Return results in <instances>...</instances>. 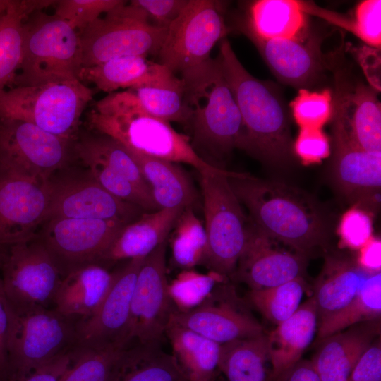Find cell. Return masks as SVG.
I'll return each mask as SVG.
<instances>
[{"instance_id":"277c9868","label":"cell","mask_w":381,"mask_h":381,"mask_svg":"<svg viewBox=\"0 0 381 381\" xmlns=\"http://www.w3.org/2000/svg\"><path fill=\"white\" fill-rule=\"evenodd\" d=\"M180 78L194 150L197 146L222 158L234 148L242 149V118L218 57L182 73Z\"/></svg>"},{"instance_id":"836d02e7","label":"cell","mask_w":381,"mask_h":381,"mask_svg":"<svg viewBox=\"0 0 381 381\" xmlns=\"http://www.w3.org/2000/svg\"><path fill=\"white\" fill-rule=\"evenodd\" d=\"M267 361V336L265 332L220 344L218 368L227 381H266Z\"/></svg>"},{"instance_id":"484cf974","label":"cell","mask_w":381,"mask_h":381,"mask_svg":"<svg viewBox=\"0 0 381 381\" xmlns=\"http://www.w3.org/2000/svg\"><path fill=\"white\" fill-rule=\"evenodd\" d=\"M183 208H162L145 212L125 225L103 255L99 265L145 258L168 239Z\"/></svg>"},{"instance_id":"7bdbcfd3","label":"cell","mask_w":381,"mask_h":381,"mask_svg":"<svg viewBox=\"0 0 381 381\" xmlns=\"http://www.w3.org/2000/svg\"><path fill=\"white\" fill-rule=\"evenodd\" d=\"M122 0H59L55 3L54 15L66 21L78 32L119 6Z\"/></svg>"},{"instance_id":"e0dca14e","label":"cell","mask_w":381,"mask_h":381,"mask_svg":"<svg viewBox=\"0 0 381 381\" xmlns=\"http://www.w3.org/2000/svg\"><path fill=\"white\" fill-rule=\"evenodd\" d=\"M49 200L50 181L0 167V247L35 234L46 220Z\"/></svg>"},{"instance_id":"816d5d0a","label":"cell","mask_w":381,"mask_h":381,"mask_svg":"<svg viewBox=\"0 0 381 381\" xmlns=\"http://www.w3.org/2000/svg\"><path fill=\"white\" fill-rule=\"evenodd\" d=\"M356 259L363 269L371 272H380L381 241L380 238L372 237L361 249Z\"/></svg>"},{"instance_id":"8992f818","label":"cell","mask_w":381,"mask_h":381,"mask_svg":"<svg viewBox=\"0 0 381 381\" xmlns=\"http://www.w3.org/2000/svg\"><path fill=\"white\" fill-rule=\"evenodd\" d=\"M9 316L7 381H21L76 344L78 320L54 308L14 309L9 305Z\"/></svg>"},{"instance_id":"ac0fdd59","label":"cell","mask_w":381,"mask_h":381,"mask_svg":"<svg viewBox=\"0 0 381 381\" xmlns=\"http://www.w3.org/2000/svg\"><path fill=\"white\" fill-rule=\"evenodd\" d=\"M142 212H145L109 193L90 174L54 182L50 180L46 220L56 217L97 219L129 224Z\"/></svg>"},{"instance_id":"f546056e","label":"cell","mask_w":381,"mask_h":381,"mask_svg":"<svg viewBox=\"0 0 381 381\" xmlns=\"http://www.w3.org/2000/svg\"><path fill=\"white\" fill-rule=\"evenodd\" d=\"M165 335L172 356L187 381H216L220 344L169 321Z\"/></svg>"},{"instance_id":"83f0119b","label":"cell","mask_w":381,"mask_h":381,"mask_svg":"<svg viewBox=\"0 0 381 381\" xmlns=\"http://www.w3.org/2000/svg\"><path fill=\"white\" fill-rule=\"evenodd\" d=\"M114 278L99 264H90L65 275L57 288L53 308L68 317L80 320L93 314L107 294Z\"/></svg>"},{"instance_id":"b9f144b4","label":"cell","mask_w":381,"mask_h":381,"mask_svg":"<svg viewBox=\"0 0 381 381\" xmlns=\"http://www.w3.org/2000/svg\"><path fill=\"white\" fill-rule=\"evenodd\" d=\"M290 107L300 128H322L333 114V93L328 89L310 91L302 88Z\"/></svg>"},{"instance_id":"8fae6325","label":"cell","mask_w":381,"mask_h":381,"mask_svg":"<svg viewBox=\"0 0 381 381\" xmlns=\"http://www.w3.org/2000/svg\"><path fill=\"white\" fill-rule=\"evenodd\" d=\"M224 8L221 1L188 0L167 28L158 63L176 75L210 59L212 48L228 32Z\"/></svg>"},{"instance_id":"c3c4849f","label":"cell","mask_w":381,"mask_h":381,"mask_svg":"<svg viewBox=\"0 0 381 381\" xmlns=\"http://www.w3.org/2000/svg\"><path fill=\"white\" fill-rule=\"evenodd\" d=\"M346 381H381V342L376 338Z\"/></svg>"},{"instance_id":"60d3db41","label":"cell","mask_w":381,"mask_h":381,"mask_svg":"<svg viewBox=\"0 0 381 381\" xmlns=\"http://www.w3.org/2000/svg\"><path fill=\"white\" fill-rule=\"evenodd\" d=\"M226 278L214 271L202 274L183 270L168 284L169 293L176 310L187 311L199 306Z\"/></svg>"},{"instance_id":"4316f807","label":"cell","mask_w":381,"mask_h":381,"mask_svg":"<svg viewBox=\"0 0 381 381\" xmlns=\"http://www.w3.org/2000/svg\"><path fill=\"white\" fill-rule=\"evenodd\" d=\"M317 329V308L312 296L291 317L267 334L271 381L301 359Z\"/></svg>"},{"instance_id":"f1b7e54d","label":"cell","mask_w":381,"mask_h":381,"mask_svg":"<svg viewBox=\"0 0 381 381\" xmlns=\"http://www.w3.org/2000/svg\"><path fill=\"white\" fill-rule=\"evenodd\" d=\"M302 2L259 0L248 10L241 30L262 39H300L308 37V20Z\"/></svg>"},{"instance_id":"ffe728a7","label":"cell","mask_w":381,"mask_h":381,"mask_svg":"<svg viewBox=\"0 0 381 381\" xmlns=\"http://www.w3.org/2000/svg\"><path fill=\"white\" fill-rule=\"evenodd\" d=\"M277 243L252 224L248 226V241L231 278L250 289H262L303 277L308 256L282 250Z\"/></svg>"},{"instance_id":"bcb514c9","label":"cell","mask_w":381,"mask_h":381,"mask_svg":"<svg viewBox=\"0 0 381 381\" xmlns=\"http://www.w3.org/2000/svg\"><path fill=\"white\" fill-rule=\"evenodd\" d=\"M293 148L306 164L320 162L330 153L329 139L320 128H300Z\"/></svg>"},{"instance_id":"f35d334b","label":"cell","mask_w":381,"mask_h":381,"mask_svg":"<svg viewBox=\"0 0 381 381\" xmlns=\"http://www.w3.org/2000/svg\"><path fill=\"white\" fill-rule=\"evenodd\" d=\"M306 288L304 277H298L274 287L250 289L248 300L267 320L278 325L297 310Z\"/></svg>"},{"instance_id":"44dd1931","label":"cell","mask_w":381,"mask_h":381,"mask_svg":"<svg viewBox=\"0 0 381 381\" xmlns=\"http://www.w3.org/2000/svg\"><path fill=\"white\" fill-rule=\"evenodd\" d=\"M255 45L274 75L295 87H306L318 79L323 60L317 42L300 39H262L244 33Z\"/></svg>"},{"instance_id":"db71d44e","label":"cell","mask_w":381,"mask_h":381,"mask_svg":"<svg viewBox=\"0 0 381 381\" xmlns=\"http://www.w3.org/2000/svg\"><path fill=\"white\" fill-rule=\"evenodd\" d=\"M10 0H0V17L6 11L9 4Z\"/></svg>"},{"instance_id":"74e56055","label":"cell","mask_w":381,"mask_h":381,"mask_svg":"<svg viewBox=\"0 0 381 381\" xmlns=\"http://www.w3.org/2000/svg\"><path fill=\"white\" fill-rule=\"evenodd\" d=\"M171 238L172 259L184 270L205 263L207 239L205 226L192 207L183 210L174 227Z\"/></svg>"},{"instance_id":"e575fe53","label":"cell","mask_w":381,"mask_h":381,"mask_svg":"<svg viewBox=\"0 0 381 381\" xmlns=\"http://www.w3.org/2000/svg\"><path fill=\"white\" fill-rule=\"evenodd\" d=\"M381 272H373L365 279L356 296L338 313L318 325V340L360 322L380 318Z\"/></svg>"},{"instance_id":"d6986e66","label":"cell","mask_w":381,"mask_h":381,"mask_svg":"<svg viewBox=\"0 0 381 381\" xmlns=\"http://www.w3.org/2000/svg\"><path fill=\"white\" fill-rule=\"evenodd\" d=\"M145 258L128 260L114 272L111 285L91 315L78 320L75 345L129 344L128 327L133 294Z\"/></svg>"},{"instance_id":"7a4b0ae2","label":"cell","mask_w":381,"mask_h":381,"mask_svg":"<svg viewBox=\"0 0 381 381\" xmlns=\"http://www.w3.org/2000/svg\"><path fill=\"white\" fill-rule=\"evenodd\" d=\"M217 57L242 118V149L267 164H287L293 145L289 113L282 95L271 83L248 72L226 38L221 40Z\"/></svg>"},{"instance_id":"d4e9b609","label":"cell","mask_w":381,"mask_h":381,"mask_svg":"<svg viewBox=\"0 0 381 381\" xmlns=\"http://www.w3.org/2000/svg\"><path fill=\"white\" fill-rule=\"evenodd\" d=\"M372 273L360 266L356 259L339 254L327 255L313 294L318 325L348 305Z\"/></svg>"},{"instance_id":"f6af8a7d","label":"cell","mask_w":381,"mask_h":381,"mask_svg":"<svg viewBox=\"0 0 381 381\" xmlns=\"http://www.w3.org/2000/svg\"><path fill=\"white\" fill-rule=\"evenodd\" d=\"M364 42L373 48L381 44V1L365 0L356 7L351 20V30Z\"/></svg>"},{"instance_id":"d6a6232c","label":"cell","mask_w":381,"mask_h":381,"mask_svg":"<svg viewBox=\"0 0 381 381\" xmlns=\"http://www.w3.org/2000/svg\"><path fill=\"white\" fill-rule=\"evenodd\" d=\"M55 3L53 0H10L0 17V92L12 83L20 65L25 19Z\"/></svg>"},{"instance_id":"1f68e13d","label":"cell","mask_w":381,"mask_h":381,"mask_svg":"<svg viewBox=\"0 0 381 381\" xmlns=\"http://www.w3.org/2000/svg\"><path fill=\"white\" fill-rule=\"evenodd\" d=\"M109 381H187L174 356L160 346L129 344L112 370Z\"/></svg>"},{"instance_id":"9a60e30c","label":"cell","mask_w":381,"mask_h":381,"mask_svg":"<svg viewBox=\"0 0 381 381\" xmlns=\"http://www.w3.org/2000/svg\"><path fill=\"white\" fill-rule=\"evenodd\" d=\"M332 176L339 190L355 207L377 208L381 189V152H370L353 140L339 104L333 101Z\"/></svg>"},{"instance_id":"6da1fadb","label":"cell","mask_w":381,"mask_h":381,"mask_svg":"<svg viewBox=\"0 0 381 381\" xmlns=\"http://www.w3.org/2000/svg\"><path fill=\"white\" fill-rule=\"evenodd\" d=\"M229 181L259 231L308 256L326 247L327 218L310 195L284 182L246 173L233 172Z\"/></svg>"},{"instance_id":"7402d4cb","label":"cell","mask_w":381,"mask_h":381,"mask_svg":"<svg viewBox=\"0 0 381 381\" xmlns=\"http://www.w3.org/2000/svg\"><path fill=\"white\" fill-rule=\"evenodd\" d=\"M380 334V320L360 322L320 341L310 361L321 381H346Z\"/></svg>"},{"instance_id":"5bb4252c","label":"cell","mask_w":381,"mask_h":381,"mask_svg":"<svg viewBox=\"0 0 381 381\" xmlns=\"http://www.w3.org/2000/svg\"><path fill=\"white\" fill-rule=\"evenodd\" d=\"M168 239L146 256L136 279L131 306L128 341L161 346L176 310L169 293L166 249Z\"/></svg>"},{"instance_id":"f5cc1de1","label":"cell","mask_w":381,"mask_h":381,"mask_svg":"<svg viewBox=\"0 0 381 381\" xmlns=\"http://www.w3.org/2000/svg\"><path fill=\"white\" fill-rule=\"evenodd\" d=\"M272 381H321L310 361L301 359Z\"/></svg>"},{"instance_id":"2e32d148","label":"cell","mask_w":381,"mask_h":381,"mask_svg":"<svg viewBox=\"0 0 381 381\" xmlns=\"http://www.w3.org/2000/svg\"><path fill=\"white\" fill-rule=\"evenodd\" d=\"M232 286L218 284L198 306L175 310L170 321L219 344L264 332L259 322L242 306Z\"/></svg>"},{"instance_id":"ba28073f","label":"cell","mask_w":381,"mask_h":381,"mask_svg":"<svg viewBox=\"0 0 381 381\" xmlns=\"http://www.w3.org/2000/svg\"><path fill=\"white\" fill-rule=\"evenodd\" d=\"M199 173L207 239L205 265L231 277L248 237L241 204L229 181L233 172L218 167Z\"/></svg>"},{"instance_id":"9c48e42d","label":"cell","mask_w":381,"mask_h":381,"mask_svg":"<svg viewBox=\"0 0 381 381\" xmlns=\"http://www.w3.org/2000/svg\"><path fill=\"white\" fill-rule=\"evenodd\" d=\"M167 32L132 1H123L78 32L81 68L126 56L157 55Z\"/></svg>"},{"instance_id":"11a10c76","label":"cell","mask_w":381,"mask_h":381,"mask_svg":"<svg viewBox=\"0 0 381 381\" xmlns=\"http://www.w3.org/2000/svg\"><path fill=\"white\" fill-rule=\"evenodd\" d=\"M216 381H219L218 379H217Z\"/></svg>"},{"instance_id":"4fadbf2b","label":"cell","mask_w":381,"mask_h":381,"mask_svg":"<svg viewBox=\"0 0 381 381\" xmlns=\"http://www.w3.org/2000/svg\"><path fill=\"white\" fill-rule=\"evenodd\" d=\"M126 224L116 220L56 217L44 222L37 234L63 278L80 267L99 264Z\"/></svg>"},{"instance_id":"8d00e7d4","label":"cell","mask_w":381,"mask_h":381,"mask_svg":"<svg viewBox=\"0 0 381 381\" xmlns=\"http://www.w3.org/2000/svg\"><path fill=\"white\" fill-rule=\"evenodd\" d=\"M73 152L89 169L90 174L94 179L115 197L134 205L145 212L159 210L153 200L143 195L76 137L73 143Z\"/></svg>"},{"instance_id":"3957f363","label":"cell","mask_w":381,"mask_h":381,"mask_svg":"<svg viewBox=\"0 0 381 381\" xmlns=\"http://www.w3.org/2000/svg\"><path fill=\"white\" fill-rule=\"evenodd\" d=\"M87 121L95 133L114 139L130 151L188 164L199 172L218 168L196 152L189 137L147 112L128 90L107 94L97 101Z\"/></svg>"},{"instance_id":"5b68a950","label":"cell","mask_w":381,"mask_h":381,"mask_svg":"<svg viewBox=\"0 0 381 381\" xmlns=\"http://www.w3.org/2000/svg\"><path fill=\"white\" fill-rule=\"evenodd\" d=\"M80 68L79 34L71 25L42 10L25 19L22 60L13 87L78 79Z\"/></svg>"},{"instance_id":"681fc988","label":"cell","mask_w":381,"mask_h":381,"mask_svg":"<svg viewBox=\"0 0 381 381\" xmlns=\"http://www.w3.org/2000/svg\"><path fill=\"white\" fill-rule=\"evenodd\" d=\"M72 349L36 368L21 381H59L71 362Z\"/></svg>"},{"instance_id":"4dcf8cb0","label":"cell","mask_w":381,"mask_h":381,"mask_svg":"<svg viewBox=\"0 0 381 381\" xmlns=\"http://www.w3.org/2000/svg\"><path fill=\"white\" fill-rule=\"evenodd\" d=\"M128 152L150 186L159 209L193 208L197 201V194L190 179L181 168L174 162L133 151Z\"/></svg>"},{"instance_id":"7dc6e473","label":"cell","mask_w":381,"mask_h":381,"mask_svg":"<svg viewBox=\"0 0 381 381\" xmlns=\"http://www.w3.org/2000/svg\"><path fill=\"white\" fill-rule=\"evenodd\" d=\"M155 26L167 28L179 16L188 0H133Z\"/></svg>"},{"instance_id":"ab89813d","label":"cell","mask_w":381,"mask_h":381,"mask_svg":"<svg viewBox=\"0 0 381 381\" xmlns=\"http://www.w3.org/2000/svg\"><path fill=\"white\" fill-rule=\"evenodd\" d=\"M128 90L153 116L169 123H187L188 111L184 102L183 81L181 85L175 86L143 85Z\"/></svg>"},{"instance_id":"f907efd6","label":"cell","mask_w":381,"mask_h":381,"mask_svg":"<svg viewBox=\"0 0 381 381\" xmlns=\"http://www.w3.org/2000/svg\"><path fill=\"white\" fill-rule=\"evenodd\" d=\"M9 305L0 277V381H7V337L9 327Z\"/></svg>"},{"instance_id":"cb8c5ba5","label":"cell","mask_w":381,"mask_h":381,"mask_svg":"<svg viewBox=\"0 0 381 381\" xmlns=\"http://www.w3.org/2000/svg\"><path fill=\"white\" fill-rule=\"evenodd\" d=\"M334 99L339 104L355 143L363 150L381 152V109L377 90L357 82L350 85L336 75Z\"/></svg>"},{"instance_id":"52a82bcc","label":"cell","mask_w":381,"mask_h":381,"mask_svg":"<svg viewBox=\"0 0 381 381\" xmlns=\"http://www.w3.org/2000/svg\"><path fill=\"white\" fill-rule=\"evenodd\" d=\"M93 95L78 79L12 87L0 92V119L28 122L52 134L75 138Z\"/></svg>"},{"instance_id":"30bf717a","label":"cell","mask_w":381,"mask_h":381,"mask_svg":"<svg viewBox=\"0 0 381 381\" xmlns=\"http://www.w3.org/2000/svg\"><path fill=\"white\" fill-rule=\"evenodd\" d=\"M0 277L14 309L52 308L62 275L37 234L0 247Z\"/></svg>"},{"instance_id":"d590c367","label":"cell","mask_w":381,"mask_h":381,"mask_svg":"<svg viewBox=\"0 0 381 381\" xmlns=\"http://www.w3.org/2000/svg\"><path fill=\"white\" fill-rule=\"evenodd\" d=\"M128 344L75 345L59 381H109L114 366Z\"/></svg>"},{"instance_id":"603a6c76","label":"cell","mask_w":381,"mask_h":381,"mask_svg":"<svg viewBox=\"0 0 381 381\" xmlns=\"http://www.w3.org/2000/svg\"><path fill=\"white\" fill-rule=\"evenodd\" d=\"M78 79L93 83L108 94L119 89H131L143 85H179L180 78L158 62L145 56H126L104 63L82 67Z\"/></svg>"},{"instance_id":"7c38bea8","label":"cell","mask_w":381,"mask_h":381,"mask_svg":"<svg viewBox=\"0 0 381 381\" xmlns=\"http://www.w3.org/2000/svg\"><path fill=\"white\" fill-rule=\"evenodd\" d=\"M74 139L52 134L28 122L0 119V167L49 181L70 159Z\"/></svg>"},{"instance_id":"ee69618b","label":"cell","mask_w":381,"mask_h":381,"mask_svg":"<svg viewBox=\"0 0 381 381\" xmlns=\"http://www.w3.org/2000/svg\"><path fill=\"white\" fill-rule=\"evenodd\" d=\"M373 218L369 212L354 207L341 217L338 234L344 247L361 249L373 237Z\"/></svg>"}]
</instances>
